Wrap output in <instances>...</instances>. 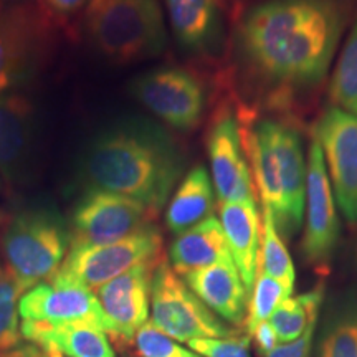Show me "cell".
I'll return each instance as SVG.
<instances>
[{
    "mask_svg": "<svg viewBox=\"0 0 357 357\" xmlns=\"http://www.w3.org/2000/svg\"><path fill=\"white\" fill-rule=\"evenodd\" d=\"M131 346L136 357H202L160 331L153 321H147L136 333Z\"/></svg>",
    "mask_w": 357,
    "mask_h": 357,
    "instance_id": "28",
    "label": "cell"
},
{
    "mask_svg": "<svg viewBox=\"0 0 357 357\" xmlns=\"http://www.w3.org/2000/svg\"><path fill=\"white\" fill-rule=\"evenodd\" d=\"M162 234L153 223L118 242L71 247L56 273L98 291L102 284L134 266L162 260Z\"/></svg>",
    "mask_w": 357,
    "mask_h": 357,
    "instance_id": "9",
    "label": "cell"
},
{
    "mask_svg": "<svg viewBox=\"0 0 357 357\" xmlns=\"http://www.w3.org/2000/svg\"><path fill=\"white\" fill-rule=\"evenodd\" d=\"M185 164L184 149L171 132L131 116L93 134L79 155L78 177L86 189L114 192L159 213L184 177Z\"/></svg>",
    "mask_w": 357,
    "mask_h": 357,
    "instance_id": "2",
    "label": "cell"
},
{
    "mask_svg": "<svg viewBox=\"0 0 357 357\" xmlns=\"http://www.w3.org/2000/svg\"><path fill=\"white\" fill-rule=\"evenodd\" d=\"M174 37L184 50L211 52L222 32V0H166Z\"/></svg>",
    "mask_w": 357,
    "mask_h": 357,
    "instance_id": "20",
    "label": "cell"
},
{
    "mask_svg": "<svg viewBox=\"0 0 357 357\" xmlns=\"http://www.w3.org/2000/svg\"><path fill=\"white\" fill-rule=\"evenodd\" d=\"M324 298V284L319 283L310 291L289 296L270 316L280 344L298 339L312 323L318 321L319 307Z\"/></svg>",
    "mask_w": 357,
    "mask_h": 357,
    "instance_id": "23",
    "label": "cell"
},
{
    "mask_svg": "<svg viewBox=\"0 0 357 357\" xmlns=\"http://www.w3.org/2000/svg\"><path fill=\"white\" fill-rule=\"evenodd\" d=\"M83 25L93 47L116 63L154 58L167 45L159 0H91Z\"/></svg>",
    "mask_w": 357,
    "mask_h": 357,
    "instance_id": "5",
    "label": "cell"
},
{
    "mask_svg": "<svg viewBox=\"0 0 357 357\" xmlns=\"http://www.w3.org/2000/svg\"><path fill=\"white\" fill-rule=\"evenodd\" d=\"M213 208L215 190L212 177L207 169L199 164L184 174L174 190L166 208V227L178 235L213 215Z\"/></svg>",
    "mask_w": 357,
    "mask_h": 357,
    "instance_id": "22",
    "label": "cell"
},
{
    "mask_svg": "<svg viewBox=\"0 0 357 357\" xmlns=\"http://www.w3.org/2000/svg\"><path fill=\"white\" fill-rule=\"evenodd\" d=\"M38 149V113L20 91L0 95V178L10 185L29 184Z\"/></svg>",
    "mask_w": 357,
    "mask_h": 357,
    "instance_id": "15",
    "label": "cell"
},
{
    "mask_svg": "<svg viewBox=\"0 0 357 357\" xmlns=\"http://www.w3.org/2000/svg\"><path fill=\"white\" fill-rule=\"evenodd\" d=\"M0 187H2V178H0Z\"/></svg>",
    "mask_w": 357,
    "mask_h": 357,
    "instance_id": "36",
    "label": "cell"
},
{
    "mask_svg": "<svg viewBox=\"0 0 357 357\" xmlns=\"http://www.w3.org/2000/svg\"><path fill=\"white\" fill-rule=\"evenodd\" d=\"M91 0H42V8L50 19L65 20L77 15L78 12L86 10Z\"/></svg>",
    "mask_w": 357,
    "mask_h": 357,
    "instance_id": "32",
    "label": "cell"
},
{
    "mask_svg": "<svg viewBox=\"0 0 357 357\" xmlns=\"http://www.w3.org/2000/svg\"><path fill=\"white\" fill-rule=\"evenodd\" d=\"M331 106L357 116V15L329 82Z\"/></svg>",
    "mask_w": 357,
    "mask_h": 357,
    "instance_id": "25",
    "label": "cell"
},
{
    "mask_svg": "<svg viewBox=\"0 0 357 357\" xmlns=\"http://www.w3.org/2000/svg\"><path fill=\"white\" fill-rule=\"evenodd\" d=\"M3 220H6V215H3V212L0 211V223H2Z\"/></svg>",
    "mask_w": 357,
    "mask_h": 357,
    "instance_id": "35",
    "label": "cell"
},
{
    "mask_svg": "<svg viewBox=\"0 0 357 357\" xmlns=\"http://www.w3.org/2000/svg\"><path fill=\"white\" fill-rule=\"evenodd\" d=\"M0 357H63L58 352L45 351L37 344L32 342H26V344H20L13 349L8 351H0Z\"/></svg>",
    "mask_w": 357,
    "mask_h": 357,
    "instance_id": "34",
    "label": "cell"
},
{
    "mask_svg": "<svg viewBox=\"0 0 357 357\" xmlns=\"http://www.w3.org/2000/svg\"><path fill=\"white\" fill-rule=\"evenodd\" d=\"M129 91L155 118L182 132L200 126L211 102L204 78L185 66L146 71L132 79Z\"/></svg>",
    "mask_w": 357,
    "mask_h": 357,
    "instance_id": "7",
    "label": "cell"
},
{
    "mask_svg": "<svg viewBox=\"0 0 357 357\" xmlns=\"http://www.w3.org/2000/svg\"><path fill=\"white\" fill-rule=\"evenodd\" d=\"M194 352L202 357H252L250 354V337H200L187 342Z\"/></svg>",
    "mask_w": 357,
    "mask_h": 357,
    "instance_id": "30",
    "label": "cell"
},
{
    "mask_svg": "<svg viewBox=\"0 0 357 357\" xmlns=\"http://www.w3.org/2000/svg\"><path fill=\"white\" fill-rule=\"evenodd\" d=\"M158 215L153 208L134 199L108 190L86 189L71 212V247L118 242L153 225Z\"/></svg>",
    "mask_w": 357,
    "mask_h": 357,
    "instance_id": "10",
    "label": "cell"
},
{
    "mask_svg": "<svg viewBox=\"0 0 357 357\" xmlns=\"http://www.w3.org/2000/svg\"><path fill=\"white\" fill-rule=\"evenodd\" d=\"M20 331L32 344L63 357H116L106 333L96 326H53L42 321H22Z\"/></svg>",
    "mask_w": 357,
    "mask_h": 357,
    "instance_id": "19",
    "label": "cell"
},
{
    "mask_svg": "<svg viewBox=\"0 0 357 357\" xmlns=\"http://www.w3.org/2000/svg\"><path fill=\"white\" fill-rule=\"evenodd\" d=\"M341 235L336 199L326 172L321 146L311 137L307 151L305 200V235L301 253L306 263L319 273H328Z\"/></svg>",
    "mask_w": 357,
    "mask_h": 357,
    "instance_id": "11",
    "label": "cell"
},
{
    "mask_svg": "<svg viewBox=\"0 0 357 357\" xmlns=\"http://www.w3.org/2000/svg\"><path fill=\"white\" fill-rule=\"evenodd\" d=\"M319 357H357V314L344 316L329 328Z\"/></svg>",
    "mask_w": 357,
    "mask_h": 357,
    "instance_id": "29",
    "label": "cell"
},
{
    "mask_svg": "<svg viewBox=\"0 0 357 357\" xmlns=\"http://www.w3.org/2000/svg\"><path fill=\"white\" fill-rule=\"evenodd\" d=\"M318 323V321H316ZM316 323H312L300 337L291 342L278 344L270 354L265 357H311L312 354V339H314Z\"/></svg>",
    "mask_w": 357,
    "mask_h": 357,
    "instance_id": "31",
    "label": "cell"
},
{
    "mask_svg": "<svg viewBox=\"0 0 357 357\" xmlns=\"http://www.w3.org/2000/svg\"><path fill=\"white\" fill-rule=\"evenodd\" d=\"M261 213V238H260V255H258V268L271 278L280 281L293 293L296 271L294 263L289 257L283 236L280 235L275 225L273 213L265 205Z\"/></svg>",
    "mask_w": 357,
    "mask_h": 357,
    "instance_id": "24",
    "label": "cell"
},
{
    "mask_svg": "<svg viewBox=\"0 0 357 357\" xmlns=\"http://www.w3.org/2000/svg\"><path fill=\"white\" fill-rule=\"evenodd\" d=\"M182 280L213 314L231 328H243L250 294L234 260L190 271Z\"/></svg>",
    "mask_w": 357,
    "mask_h": 357,
    "instance_id": "17",
    "label": "cell"
},
{
    "mask_svg": "<svg viewBox=\"0 0 357 357\" xmlns=\"http://www.w3.org/2000/svg\"><path fill=\"white\" fill-rule=\"evenodd\" d=\"M312 137L323 151L339 211L347 225L357 229V116L329 106L319 116Z\"/></svg>",
    "mask_w": 357,
    "mask_h": 357,
    "instance_id": "12",
    "label": "cell"
},
{
    "mask_svg": "<svg viewBox=\"0 0 357 357\" xmlns=\"http://www.w3.org/2000/svg\"><path fill=\"white\" fill-rule=\"evenodd\" d=\"M19 316L22 321H42L53 326H96L106 333L105 312L96 294L58 273L22 294Z\"/></svg>",
    "mask_w": 357,
    "mask_h": 357,
    "instance_id": "14",
    "label": "cell"
},
{
    "mask_svg": "<svg viewBox=\"0 0 357 357\" xmlns=\"http://www.w3.org/2000/svg\"><path fill=\"white\" fill-rule=\"evenodd\" d=\"M235 113L261 205L273 213L280 235L289 238L300 230L306 200L307 164L296 119L270 113L260 118L242 101Z\"/></svg>",
    "mask_w": 357,
    "mask_h": 357,
    "instance_id": "3",
    "label": "cell"
},
{
    "mask_svg": "<svg viewBox=\"0 0 357 357\" xmlns=\"http://www.w3.org/2000/svg\"><path fill=\"white\" fill-rule=\"evenodd\" d=\"M151 312L153 323L176 341L190 342L200 337H229L238 334L190 291L166 257L155 266L153 275Z\"/></svg>",
    "mask_w": 357,
    "mask_h": 357,
    "instance_id": "8",
    "label": "cell"
},
{
    "mask_svg": "<svg viewBox=\"0 0 357 357\" xmlns=\"http://www.w3.org/2000/svg\"><path fill=\"white\" fill-rule=\"evenodd\" d=\"M71 247L70 223L52 205H26L7 222L0 240L6 270L22 291L48 281Z\"/></svg>",
    "mask_w": 357,
    "mask_h": 357,
    "instance_id": "4",
    "label": "cell"
},
{
    "mask_svg": "<svg viewBox=\"0 0 357 357\" xmlns=\"http://www.w3.org/2000/svg\"><path fill=\"white\" fill-rule=\"evenodd\" d=\"M289 296H291V291L287 287H283L280 281L263 273L258 268L255 283H253L252 293H250L248 298L247 318H245L243 323L245 331L250 334L258 324L270 319L276 307Z\"/></svg>",
    "mask_w": 357,
    "mask_h": 357,
    "instance_id": "26",
    "label": "cell"
},
{
    "mask_svg": "<svg viewBox=\"0 0 357 357\" xmlns=\"http://www.w3.org/2000/svg\"><path fill=\"white\" fill-rule=\"evenodd\" d=\"M24 294L13 276L0 268V351H8L22 344L19 323V301Z\"/></svg>",
    "mask_w": 357,
    "mask_h": 357,
    "instance_id": "27",
    "label": "cell"
},
{
    "mask_svg": "<svg viewBox=\"0 0 357 357\" xmlns=\"http://www.w3.org/2000/svg\"><path fill=\"white\" fill-rule=\"evenodd\" d=\"M159 263L134 266L96 291L106 318V334L118 347L131 346L136 333L149 319L153 275Z\"/></svg>",
    "mask_w": 357,
    "mask_h": 357,
    "instance_id": "16",
    "label": "cell"
},
{
    "mask_svg": "<svg viewBox=\"0 0 357 357\" xmlns=\"http://www.w3.org/2000/svg\"><path fill=\"white\" fill-rule=\"evenodd\" d=\"M250 342H253L255 346V351L258 352V356L265 357L266 354H270L271 351L278 346V337H276L273 326L270 324V321H265V323H260L253 329L252 333L248 334Z\"/></svg>",
    "mask_w": 357,
    "mask_h": 357,
    "instance_id": "33",
    "label": "cell"
},
{
    "mask_svg": "<svg viewBox=\"0 0 357 357\" xmlns=\"http://www.w3.org/2000/svg\"><path fill=\"white\" fill-rule=\"evenodd\" d=\"M349 20L347 0H265L235 26V73L250 108L293 118L328 77Z\"/></svg>",
    "mask_w": 357,
    "mask_h": 357,
    "instance_id": "1",
    "label": "cell"
},
{
    "mask_svg": "<svg viewBox=\"0 0 357 357\" xmlns=\"http://www.w3.org/2000/svg\"><path fill=\"white\" fill-rule=\"evenodd\" d=\"M218 220L229 243L231 258L248 294L257 278L260 255L261 218L255 200L218 204Z\"/></svg>",
    "mask_w": 357,
    "mask_h": 357,
    "instance_id": "18",
    "label": "cell"
},
{
    "mask_svg": "<svg viewBox=\"0 0 357 357\" xmlns=\"http://www.w3.org/2000/svg\"><path fill=\"white\" fill-rule=\"evenodd\" d=\"M207 154L211 177L218 204L255 200V185L235 109L223 101L213 111L207 132Z\"/></svg>",
    "mask_w": 357,
    "mask_h": 357,
    "instance_id": "13",
    "label": "cell"
},
{
    "mask_svg": "<svg viewBox=\"0 0 357 357\" xmlns=\"http://www.w3.org/2000/svg\"><path fill=\"white\" fill-rule=\"evenodd\" d=\"M53 43V24L43 8L0 7V95L32 82L50 61Z\"/></svg>",
    "mask_w": 357,
    "mask_h": 357,
    "instance_id": "6",
    "label": "cell"
},
{
    "mask_svg": "<svg viewBox=\"0 0 357 357\" xmlns=\"http://www.w3.org/2000/svg\"><path fill=\"white\" fill-rule=\"evenodd\" d=\"M230 260L234 258L222 223L213 215L178 234L169 247V263L178 276L211 266L213 263Z\"/></svg>",
    "mask_w": 357,
    "mask_h": 357,
    "instance_id": "21",
    "label": "cell"
}]
</instances>
